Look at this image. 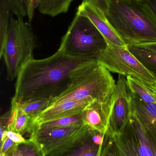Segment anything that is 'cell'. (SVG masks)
Listing matches in <instances>:
<instances>
[{
	"label": "cell",
	"instance_id": "30",
	"mask_svg": "<svg viewBox=\"0 0 156 156\" xmlns=\"http://www.w3.org/2000/svg\"><path fill=\"white\" fill-rule=\"evenodd\" d=\"M149 9L156 20V0H141Z\"/></svg>",
	"mask_w": 156,
	"mask_h": 156
},
{
	"label": "cell",
	"instance_id": "11",
	"mask_svg": "<svg viewBox=\"0 0 156 156\" xmlns=\"http://www.w3.org/2000/svg\"><path fill=\"white\" fill-rule=\"evenodd\" d=\"M84 125L80 126L41 128L33 125L30 138L34 140L41 148L71 136L80 131Z\"/></svg>",
	"mask_w": 156,
	"mask_h": 156
},
{
	"label": "cell",
	"instance_id": "18",
	"mask_svg": "<svg viewBox=\"0 0 156 156\" xmlns=\"http://www.w3.org/2000/svg\"><path fill=\"white\" fill-rule=\"evenodd\" d=\"M128 47L131 53L156 76V53L134 45Z\"/></svg>",
	"mask_w": 156,
	"mask_h": 156
},
{
	"label": "cell",
	"instance_id": "9",
	"mask_svg": "<svg viewBox=\"0 0 156 156\" xmlns=\"http://www.w3.org/2000/svg\"><path fill=\"white\" fill-rule=\"evenodd\" d=\"M89 18L102 35L107 44L126 47L128 45L122 39L108 22L104 13L88 2H82L77 12Z\"/></svg>",
	"mask_w": 156,
	"mask_h": 156
},
{
	"label": "cell",
	"instance_id": "10",
	"mask_svg": "<svg viewBox=\"0 0 156 156\" xmlns=\"http://www.w3.org/2000/svg\"><path fill=\"white\" fill-rule=\"evenodd\" d=\"M114 101V95L106 101H94L87 105L82 112L83 124L105 134L108 131Z\"/></svg>",
	"mask_w": 156,
	"mask_h": 156
},
{
	"label": "cell",
	"instance_id": "21",
	"mask_svg": "<svg viewBox=\"0 0 156 156\" xmlns=\"http://www.w3.org/2000/svg\"><path fill=\"white\" fill-rule=\"evenodd\" d=\"M18 146L23 156H46L40 145L31 138L18 144Z\"/></svg>",
	"mask_w": 156,
	"mask_h": 156
},
{
	"label": "cell",
	"instance_id": "8",
	"mask_svg": "<svg viewBox=\"0 0 156 156\" xmlns=\"http://www.w3.org/2000/svg\"><path fill=\"white\" fill-rule=\"evenodd\" d=\"M132 94L126 78L119 75L107 132L111 136L124 131L132 114Z\"/></svg>",
	"mask_w": 156,
	"mask_h": 156
},
{
	"label": "cell",
	"instance_id": "16",
	"mask_svg": "<svg viewBox=\"0 0 156 156\" xmlns=\"http://www.w3.org/2000/svg\"><path fill=\"white\" fill-rule=\"evenodd\" d=\"M11 6L7 0H0V54L6 42L10 25Z\"/></svg>",
	"mask_w": 156,
	"mask_h": 156
},
{
	"label": "cell",
	"instance_id": "4",
	"mask_svg": "<svg viewBox=\"0 0 156 156\" xmlns=\"http://www.w3.org/2000/svg\"><path fill=\"white\" fill-rule=\"evenodd\" d=\"M16 17L11 15L6 42L0 54L5 64L7 80L10 81L16 78L25 64L34 58V51L37 46L30 23L21 16Z\"/></svg>",
	"mask_w": 156,
	"mask_h": 156
},
{
	"label": "cell",
	"instance_id": "20",
	"mask_svg": "<svg viewBox=\"0 0 156 156\" xmlns=\"http://www.w3.org/2000/svg\"><path fill=\"white\" fill-rule=\"evenodd\" d=\"M33 125L41 128H47L80 126L84 125L83 124L81 112L74 115L65 116L55 120L48 121L37 125Z\"/></svg>",
	"mask_w": 156,
	"mask_h": 156
},
{
	"label": "cell",
	"instance_id": "14",
	"mask_svg": "<svg viewBox=\"0 0 156 156\" xmlns=\"http://www.w3.org/2000/svg\"><path fill=\"white\" fill-rule=\"evenodd\" d=\"M128 87L133 95L147 103L156 104V88L138 79L126 77Z\"/></svg>",
	"mask_w": 156,
	"mask_h": 156
},
{
	"label": "cell",
	"instance_id": "5",
	"mask_svg": "<svg viewBox=\"0 0 156 156\" xmlns=\"http://www.w3.org/2000/svg\"><path fill=\"white\" fill-rule=\"evenodd\" d=\"M107 46L106 40L91 20L77 12L59 49L70 56L97 59Z\"/></svg>",
	"mask_w": 156,
	"mask_h": 156
},
{
	"label": "cell",
	"instance_id": "2",
	"mask_svg": "<svg viewBox=\"0 0 156 156\" xmlns=\"http://www.w3.org/2000/svg\"><path fill=\"white\" fill-rule=\"evenodd\" d=\"M108 22L128 45L156 42V20L141 0H108Z\"/></svg>",
	"mask_w": 156,
	"mask_h": 156
},
{
	"label": "cell",
	"instance_id": "6",
	"mask_svg": "<svg viewBox=\"0 0 156 156\" xmlns=\"http://www.w3.org/2000/svg\"><path fill=\"white\" fill-rule=\"evenodd\" d=\"M109 71L138 79L155 86L156 76L129 50L128 47L107 44L97 58Z\"/></svg>",
	"mask_w": 156,
	"mask_h": 156
},
{
	"label": "cell",
	"instance_id": "19",
	"mask_svg": "<svg viewBox=\"0 0 156 156\" xmlns=\"http://www.w3.org/2000/svg\"><path fill=\"white\" fill-rule=\"evenodd\" d=\"M94 131L85 142L57 156H97L101 145L95 144L93 140Z\"/></svg>",
	"mask_w": 156,
	"mask_h": 156
},
{
	"label": "cell",
	"instance_id": "34",
	"mask_svg": "<svg viewBox=\"0 0 156 156\" xmlns=\"http://www.w3.org/2000/svg\"><path fill=\"white\" fill-rule=\"evenodd\" d=\"M26 0H25V2Z\"/></svg>",
	"mask_w": 156,
	"mask_h": 156
},
{
	"label": "cell",
	"instance_id": "7",
	"mask_svg": "<svg viewBox=\"0 0 156 156\" xmlns=\"http://www.w3.org/2000/svg\"><path fill=\"white\" fill-rule=\"evenodd\" d=\"M112 137L119 156H153L145 129L133 112L124 131Z\"/></svg>",
	"mask_w": 156,
	"mask_h": 156
},
{
	"label": "cell",
	"instance_id": "24",
	"mask_svg": "<svg viewBox=\"0 0 156 156\" xmlns=\"http://www.w3.org/2000/svg\"><path fill=\"white\" fill-rule=\"evenodd\" d=\"M40 1L41 0H26L25 2L29 23L33 20L35 11L38 8Z\"/></svg>",
	"mask_w": 156,
	"mask_h": 156
},
{
	"label": "cell",
	"instance_id": "1",
	"mask_svg": "<svg viewBox=\"0 0 156 156\" xmlns=\"http://www.w3.org/2000/svg\"><path fill=\"white\" fill-rule=\"evenodd\" d=\"M92 60L95 59L70 56L59 49L49 57L33 58L25 64L18 74L12 100L20 102L30 99H53L67 88L74 69Z\"/></svg>",
	"mask_w": 156,
	"mask_h": 156
},
{
	"label": "cell",
	"instance_id": "12",
	"mask_svg": "<svg viewBox=\"0 0 156 156\" xmlns=\"http://www.w3.org/2000/svg\"><path fill=\"white\" fill-rule=\"evenodd\" d=\"M132 107L144 127L156 136V104L145 102L132 94Z\"/></svg>",
	"mask_w": 156,
	"mask_h": 156
},
{
	"label": "cell",
	"instance_id": "33",
	"mask_svg": "<svg viewBox=\"0 0 156 156\" xmlns=\"http://www.w3.org/2000/svg\"><path fill=\"white\" fill-rule=\"evenodd\" d=\"M154 87H155V88H156V84H155V85Z\"/></svg>",
	"mask_w": 156,
	"mask_h": 156
},
{
	"label": "cell",
	"instance_id": "3",
	"mask_svg": "<svg viewBox=\"0 0 156 156\" xmlns=\"http://www.w3.org/2000/svg\"><path fill=\"white\" fill-rule=\"evenodd\" d=\"M70 77L67 88L51 99L49 107L70 101H106L114 95L116 82L111 72L97 59L80 65L72 71Z\"/></svg>",
	"mask_w": 156,
	"mask_h": 156
},
{
	"label": "cell",
	"instance_id": "28",
	"mask_svg": "<svg viewBox=\"0 0 156 156\" xmlns=\"http://www.w3.org/2000/svg\"><path fill=\"white\" fill-rule=\"evenodd\" d=\"M9 137L5 136L1 140V154L5 155L12 146L15 144Z\"/></svg>",
	"mask_w": 156,
	"mask_h": 156
},
{
	"label": "cell",
	"instance_id": "29",
	"mask_svg": "<svg viewBox=\"0 0 156 156\" xmlns=\"http://www.w3.org/2000/svg\"><path fill=\"white\" fill-rule=\"evenodd\" d=\"M147 140L151 148L153 156H156V136L152 133L145 129Z\"/></svg>",
	"mask_w": 156,
	"mask_h": 156
},
{
	"label": "cell",
	"instance_id": "23",
	"mask_svg": "<svg viewBox=\"0 0 156 156\" xmlns=\"http://www.w3.org/2000/svg\"><path fill=\"white\" fill-rule=\"evenodd\" d=\"M12 12L16 16H21L24 17L27 15L25 0H7Z\"/></svg>",
	"mask_w": 156,
	"mask_h": 156
},
{
	"label": "cell",
	"instance_id": "32",
	"mask_svg": "<svg viewBox=\"0 0 156 156\" xmlns=\"http://www.w3.org/2000/svg\"><path fill=\"white\" fill-rule=\"evenodd\" d=\"M134 45L147 48V49H149V50H151V51L156 53V42L143 43V44H134Z\"/></svg>",
	"mask_w": 156,
	"mask_h": 156
},
{
	"label": "cell",
	"instance_id": "15",
	"mask_svg": "<svg viewBox=\"0 0 156 156\" xmlns=\"http://www.w3.org/2000/svg\"><path fill=\"white\" fill-rule=\"evenodd\" d=\"M74 0H41L38 11L41 13L54 17L67 12Z\"/></svg>",
	"mask_w": 156,
	"mask_h": 156
},
{
	"label": "cell",
	"instance_id": "26",
	"mask_svg": "<svg viewBox=\"0 0 156 156\" xmlns=\"http://www.w3.org/2000/svg\"><path fill=\"white\" fill-rule=\"evenodd\" d=\"M5 136L9 137L10 139H11L13 142H14L15 144H21V143H23L24 142H25L26 140V139H25L23 137V136L17 133L12 132V131H5L2 137L1 138V140H2Z\"/></svg>",
	"mask_w": 156,
	"mask_h": 156
},
{
	"label": "cell",
	"instance_id": "13",
	"mask_svg": "<svg viewBox=\"0 0 156 156\" xmlns=\"http://www.w3.org/2000/svg\"><path fill=\"white\" fill-rule=\"evenodd\" d=\"M11 120L7 131L17 133L22 136L26 133L31 134L33 126V119L20 108L18 102L12 100Z\"/></svg>",
	"mask_w": 156,
	"mask_h": 156
},
{
	"label": "cell",
	"instance_id": "25",
	"mask_svg": "<svg viewBox=\"0 0 156 156\" xmlns=\"http://www.w3.org/2000/svg\"><path fill=\"white\" fill-rule=\"evenodd\" d=\"M10 120H11V111L9 110L8 112H6L1 117V120H0L1 138L2 137L5 132L8 130V128L10 123Z\"/></svg>",
	"mask_w": 156,
	"mask_h": 156
},
{
	"label": "cell",
	"instance_id": "17",
	"mask_svg": "<svg viewBox=\"0 0 156 156\" xmlns=\"http://www.w3.org/2000/svg\"><path fill=\"white\" fill-rule=\"evenodd\" d=\"M51 100L47 98L30 99L17 102L23 111L34 120L49 107Z\"/></svg>",
	"mask_w": 156,
	"mask_h": 156
},
{
	"label": "cell",
	"instance_id": "31",
	"mask_svg": "<svg viewBox=\"0 0 156 156\" xmlns=\"http://www.w3.org/2000/svg\"><path fill=\"white\" fill-rule=\"evenodd\" d=\"M4 156H23L22 153L18 146V144H16L12 146Z\"/></svg>",
	"mask_w": 156,
	"mask_h": 156
},
{
	"label": "cell",
	"instance_id": "22",
	"mask_svg": "<svg viewBox=\"0 0 156 156\" xmlns=\"http://www.w3.org/2000/svg\"><path fill=\"white\" fill-rule=\"evenodd\" d=\"M101 156H119L112 137L108 132L104 137Z\"/></svg>",
	"mask_w": 156,
	"mask_h": 156
},
{
	"label": "cell",
	"instance_id": "27",
	"mask_svg": "<svg viewBox=\"0 0 156 156\" xmlns=\"http://www.w3.org/2000/svg\"><path fill=\"white\" fill-rule=\"evenodd\" d=\"M82 2L92 4L105 13L108 9V0H82Z\"/></svg>",
	"mask_w": 156,
	"mask_h": 156
}]
</instances>
